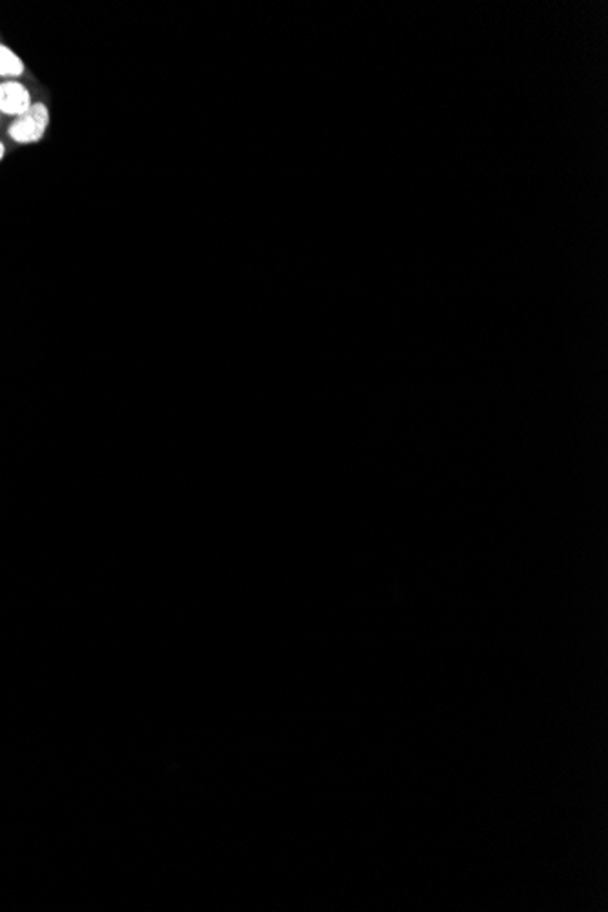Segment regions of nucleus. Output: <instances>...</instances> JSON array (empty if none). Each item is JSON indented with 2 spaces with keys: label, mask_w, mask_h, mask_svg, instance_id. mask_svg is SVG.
Returning <instances> with one entry per match:
<instances>
[{
  "label": "nucleus",
  "mask_w": 608,
  "mask_h": 912,
  "mask_svg": "<svg viewBox=\"0 0 608 912\" xmlns=\"http://www.w3.org/2000/svg\"><path fill=\"white\" fill-rule=\"evenodd\" d=\"M33 106L31 92L21 81L0 82V113L6 117H21Z\"/></svg>",
  "instance_id": "nucleus-2"
},
{
  "label": "nucleus",
  "mask_w": 608,
  "mask_h": 912,
  "mask_svg": "<svg viewBox=\"0 0 608 912\" xmlns=\"http://www.w3.org/2000/svg\"><path fill=\"white\" fill-rule=\"evenodd\" d=\"M51 115L50 108L44 102H33L30 110L22 113L21 117L13 119L8 126V137L11 141L21 144V146H30L41 142L48 128H50Z\"/></svg>",
  "instance_id": "nucleus-1"
},
{
  "label": "nucleus",
  "mask_w": 608,
  "mask_h": 912,
  "mask_svg": "<svg viewBox=\"0 0 608 912\" xmlns=\"http://www.w3.org/2000/svg\"><path fill=\"white\" fill-rule=\"evenodd\" d=\"M24 71H26V64L19 57V53H15L10 46L0 42V79L17 81L24 75Z\"/></svg>",
  "instance_id": "nucleus-3"
},
{
  "label": "nucleus",
  "mask_w": 608,
  "mask_h": 912,
  "mask_svg": "<svg viewBox=\"0 0 608 912\" xmlns=\"http://www.w3.org/2000/svg\"><path fill=\"white\" fill-rule=\"evenodd\" d=\"M4 157H6V144L0 141V163L4 161Z\"/></svg>",
  "instance_id": "nucleus-4"
}]
</instances>
